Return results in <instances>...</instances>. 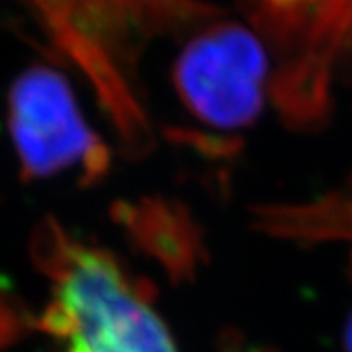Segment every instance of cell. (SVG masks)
Instances as JSON below:
<instances>
[{
	"mask_svg": "<svg viewBox=\"0 0 352 352\" xmlns=\"http://www.w3.org/2000/svg\"><path fill=\"white\" fill-rule=\"evenodd\" d=\"M53 302L43 325L65 352H178L151 298L110 252L47 233Z\"/></svg>",
	"mask_w": 352,
	"mask_h": 352,
	"instance_id": "obj_1",
	"label": "cell"
},
{
	"mask_svg": "<svg viewBox=\"0 0 352 352\" xmlns=\"http://www.w3.org/2000/svg\"><path fill=\"white\" fill-rule=\"evenodd\" d=\"M8 122L28 178L78 175L94 182L110 166L108 149L88 126L73 88L51 67L34 65L14 80Z\"/></svg>",
	"mask_w": 352,
	"mask_h": 352,
	"instance_id": "obj_2",
	"label": "cell"
},
{
	"mask_svg": "<svg viewBox=\"0 0 352 352\" xmlns=\"http://www.w3.org/2000/svg\"><path fill=\"white\" fill-rule=\"evenodd\" d=\"M266 71L261 41L239 25H221L192 39L180 53L175 87L201 126L231 133L258 120Z\"/></svg>",
	"mask_w": 352,
	"mask_h": 352,
	"instance_id": "obj_3",
	"label": "cell"
},
{
	"mask_svg": "<svg viewBox=\"0 0 352 352\" xmlns=\"http://www.w3.org/2000/svg\"><path fill=\"white\" fill-rule=\"evenodd\" d=\"M57 45L78 63L102 96L112 100L122 94L120 76L106 53V30L120 8V0H28Z\"/></svg>",
	"mask_w": 352,
	"mask_h": 352,
	"instance_id": "obj_4",
	"label": "cell"
},
{
	"mask_svg": "<svg viewBox=\"0 0 352 352\" xmlns=\"http://www.w3.org/2000/svg\"><path fill=\"white\" fill-rule=\"evenodd\" d=\"M344 346H346V352H352V314L346 321V329H344Z\"/></svg>",
	"mask_w": 352,
	"mask_h": 352,
	"instance_id": "obj_5",
	"label": "cell"
}]
</instances>
